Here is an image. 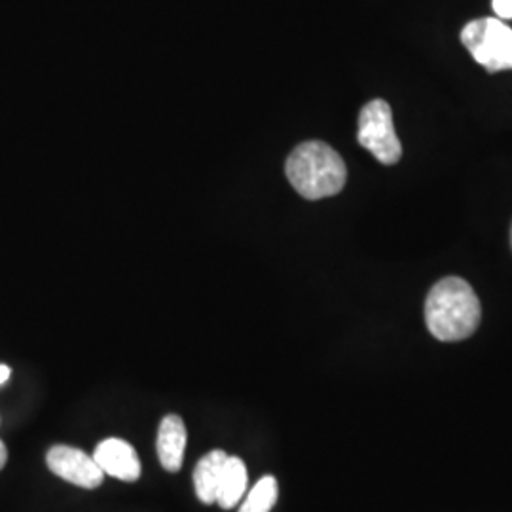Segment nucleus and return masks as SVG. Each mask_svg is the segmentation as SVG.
Masks as SVG:
<instances>
[{
  "label": "nucleus",
  "mask_w": 512,
  "mask_h": 512,
  "mask_svg": "<svg viewBox=\"0 0 512 512\" xmlns=\"http://www.w3.org/2000/svg\"><path fill=\"white\" fill-rule=\"evenodd\" d=\"M497 19H512V0H492Z\"/></svg>",
  "instance_id": "11"
},
{
  "label": "nucleus",
  "mask_w": 512,
  "mask_h": 512,
  "mask_svg": "<svg viewBox=\"0 0 512 512\" xmlns=\"http://www.w3.org/2000/svg\"><path fill=\"white\" fill-rule=\"evenodd\" d=\"M463 46L488 73L512 69V29L501 19H475L461 31Z\"/></svg>",
  "instance_id": "3"
},
{
  "label": "nucleus",
  "mask_w": 512,
  "mask_h": 512,
  "mask_svg": "<svg viewBox=\"0 0 512 512\" xmlns=\"http://www.w3.org/2000/svg\"><path fill=\"white\" fill-rule=\"evenodd\" d=\"M480 302L473 287L459 279L439 281L425 302V321L429 332L440 342H459L469 338L480 325Z\"/></svg>",
  "instance_id": "1"
},
{
  "label": "nucleus",
  "mask_w": 512,
  "mask_h": 512,
  "mask_svg": "<svg viewBox=\"0 0 512 512\" xmlns=\"http://www.w3.org/2000/svg\"><path fill=\"white\" fill-rule=\"evenodd\" d=\"M6 461H8V450H6L4 442L0 440V471H2V467L6 465Z\"/></svg>",
  "instance_id": "13"
},
{
  "label": "nucleus",
  "mask_w": 512,
  "mask_h": 512,
  "mask_svg": "<svg viewBox=\"0 0 512 512\" xmlns=\"http://www.w3.org/2000/svg\"><path fill=\"white\" fill-rule=\"evenodd\" d=\"M46 463L54 475L86 490L99 488L105 480V473L95 458L73 446H54L46 456Z\"/></svg>",
  "instance_id": "5"
},
{
  "label": "nucleus",
  "mask_w": 512,
  "mask_h": 512,
  "mask_svg": "<svg viewBox=\"0 0 512 512\" xmlns=\"http://www.w3.org/2000/svg\"><path fill=\"white\" fill-rule=\"evenodd\" d=\"M511 243H512V230H511Z\"/></svg>",
  "instance_id": "14"
},
{
  "label": "nucleus",
  "mask_w": 512,
  "mask_h": 512,
  "mask_svg": "<svg viewBox=\"0 0 512 512\" xmlns=\"http://www.w3.org/2000/svg\"><path fill=\"white\" fill-rule=\"evenodd\" d=\"M285 171L294 190L306 200L336 196L348 181L342 156L321 141H308L294 148Z\"/></svg>",
  "instance_id": "2"
},
{
  "label": "nucleus",
  "mask_w": 512,
  "mask_h": 512,
  "mask_svg": "<svg viewBox=\"0 0 512 512\" xmlns=\"http://www.w3.org/2000/svg\"><path fill=\"white\" fill-rule=\"evenodd\" d=\"M357 139L361 147L384 165H395L403 156V145L393 124V112L384 99H374L363 107L359 114Z\"/></svg>",
  "instance_id": "4"
},
{
  "label": "nucleus",
  "mask_w": 512,
  "mask_h": 512,
  "mask_svg": "<svg viewBox=\"0 0 512 512\" xmlns=\"http://www.w3.org/2000/svg\"><path fill=\"white\" fill-rule=\"evenodd\" d=\"M277 480L274 476H264L255 484V488L245 497L239 512H270L277 503Z\"/></svg>",
  "instance_id": "10"
},
{
  "label": "nucleus",
  "mask_w": 512,
  "mask_h": 512,
  "mask_svg": "<svg viewBox=\"0 0 512 512\" xmlns=\"http://www.w3.org/2000/svg\"><path fill=\"white\" fill-rule=\"evenodd\" d=\"M247 482H249V476H247V467L243 459L228 456L222 478H220L219 495H217L220 509L224 511L234 509L241 501V497H245Z\"/></svg>",
  "instance_id": "9"
},
{
  "label": "nucleus",
  "mask_w": 512,
  "mask_h": 512,
  "mask_svg": "<svg viewBox=\"0 0 512 512\" xmlns=\"http://www.w3.org/2000/svg\"><path fill=\"white\" fill-rule=\"evenodd\" d=\"M226 459H228V454L224 450H213L198 461V465L194 469V490L203 505L217 503L220 478H222Z\"/></svg>",
  "instance_id": "8"
},
{
  "label": "nucleus",
  "mask_w": 512,
  "mask_h": 512,
  "mask_svg": "<svg viewBox=\"0 0 512 512\" xmlns=\"http://www.w3.org/2000/svg\"><path fill=\"white\" fill-rule=\"evenodd\" d=\"M10 374H12L10 366L0 365V385L4 384V382H8Z\"/></svg>",
  "instance_id": "12"
},
{
  "label": "nucleus",
  "mask_w": 512,
  "mask_h": 512,
  "mask_svg": "<svg viewBox=\"0 0 512 512\" xmlns=\"http://www.w3.org/2000/svg\"><path fill=\"white\" fill-rule=\"evenodd\" d=\"M184 448H186V427H184L183 418L177 414L165 416L160 423L158 440H156L158 459L165 471H169V473L181 471Z\"/></svg>",
  "instance_id": "7"
},
{
  "label": "nucleus",
  "mask_w": 512,
  "mask_h": 512,
  "mask_svg": "<svg viewBox=\"0 0 512 512\" xmlns=\"http://www.w3.org/2000/svg\"><path fill=\"white\" fill-rule=\"evenodd\" d=\"M93 458L97 465L103 469L105 475L114 476L124 482H135L141 476V461L135 452V448L126 440H103L97 444Z\"/></svg>",
  "instance_id": "6"
}]
</instances>
